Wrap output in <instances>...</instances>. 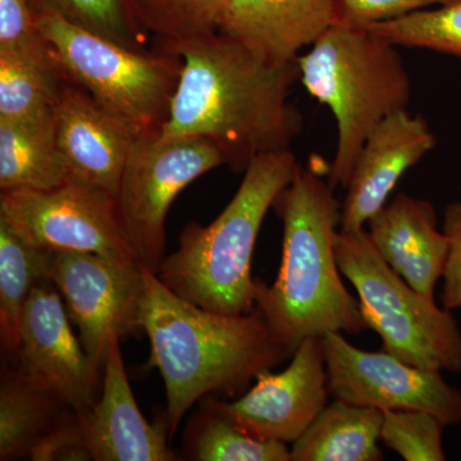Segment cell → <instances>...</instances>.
Returning <instances> with one entry per match:
<instances>
[{
    "label": "cell",
    "instance_id": "83f0119b",
    "mask_svg": "<svg viewBox=\"0 0 461 461\" xmlns=\"http://www.w3.org/2000/svg\"><path fill=\"white\" fill-rule=\"evenodd\" d=\"M446 424L430 412L384 411L381 439L406 461H444Z\"/></svg>",
    "mask_w": 461,
    "mask_h": 461
},
{
    "label": "cell",
    "instance_id": "30bf717a",
    "mask_svg": "<svg viewBox=\"0 0 461 461\" xmlns=\"http://www.w3.org/2000/svg\"><path fill=\"white\" fill-rule=\"evenodd\" d=\"M48 278L65 299L91 362L104 373L112 339L140 329L144 264L98 254L50 251Z\"/></svg>",
    "mask_w": 461,
    "mask_h": 461
},
{
    "label": "cell",
    "instance_id": "9a60e30c",
    "mask_svg": "<svg viewBox=\"0 0 461 461\" xmlns=\"http://www.w3.org/2000/svg\"><path fill=\"white\" fill-rule=\"evenodd\" d=\"M120 338L112 339L96 402L76 411L94 461H175L166 415L149 423L130 386Z\"/></svg>",
    "mask_w": 461,
    "mask_h": 461
},
{
    "label": "cell",
    "instance_id": "2e32d148",
    "mask_svg": "<svg viewBox=\"0 0 461 461\" xmlns=\"http://www.w3.org/2000/svg\"><path fill=\"white\" fill-rule=\"evenodd\" d=\"M58 147L69 177L115 196L135 135L77 84L67 80L54 107Z\"/></svg>",
    "mask_w": 461,
    "mask_h": 461
},
{
    "label": "cell",
    "instance_id": "4dcf8cb0",
    "mask_svg": "<svg viewBox=\"0 0 461 461\" xmlns=\"http://www.w3.org/2000/svg\"><path fill=\"white\" fill-rule=\"evenodd\" d=\"M450 0H339L338 23L368 27Z\"/></svg>",
    "mask_w": 461,
    "mask_h": 461
},
{
    "label": "cell",
    "instance_id": "ffe728a7",
    "mask_svg": "<svg viewBox=\"0 0 461 461\" xmlns=\"http://www.w3.org/2000/svg\"><path fill=\"white\" fill-rule=\"evenodd\" d=\"M384 411L336 399L291 447V461H381Z\"/></svg>",
    "mask_w": 461,
    "mask_h": 461
},
{
    "label": "cell",
    "instance_id": "52a82bcc",
    "mask_svg": "<svg viewBox=\"0 0 461 461\" xmlns=\"http://www.w3.org/2000/svg\"><path fill=\"white\" fill-rule=\"evenodd\" d=\"M339 271L353 284L369 329L397 359L432 371L461 372V330L451 311L414 290L373 247L366 229L339 230Z\"/></svg>",
    "mask_w": 461,
    "mask_h": 461
},
{
    "label": "cell",
    "instance_id": "9c48e42d",
    "mask_svg": "<svg viewBox=\"0 0 461 461\" xmlns=\"http://www.w3.org/2000/svg\"><path fill=\"white\" fill-rule=\"evenodd\" d=\"M0 220L27 244L41 250L139 262L124 233L114 196L75 178L56 189L2 191Z\"/></svg>",
    "mask_w": 461,
    "mask_h": 461
},
{
    "label": "cell",
    "instance_id": "1f68e13d",
    "mask_svg": "<svg viewBox=\"0 0 461 461\" xmlns=\"http://www.w3.org/2000/svg\"><path fill=\"white\" fill-rule=\"evenodd\" d=\"M445 235L450 242L447 264L444 275L441 302L448 311L461 308V202L451 203L446 208Z\"/></svg>",
    "mask_w": 461,
    "mask_h": 461
},
{
    "label": "cell",
    "instance_id": "e0dca14e",
    "mask_svg": "<svg viewBox=\"0 0 461 461\" xmlns=\"http://www.w3.org/2000/svg\"><path fill=\"white\" fill-rule=\"evenodd\" d=\"M339 0H230L218 32L272 65L296 62L338 23Z\"/></svg>",
    "mask_w": 461,
    "mask_h": 461
},
{
    "label": "cell",
    "instance_id": "7402d4cb",
    "mask_svg": "<svg viewBox=\"0 0 461 461\" xmlns=\"http://www.w3.org/2000/svg\"><path fill=\"white\" fill-rule=\"evenodd\" d=\"M50 251L32 247L0 220V339L16 355L20 326L32 288L48 278Z\"/></svg>",
    "mask_w": 461,
    "mask_h": 461
},
{
    "label": "cell",
    "instance_id": "603a6c76",
    "mask_svg": "<svg viewBox=\"0 0 461 461\" xmlns=\"http://www.w3.org/2000/svg\"><path fill=\"white\" fill-rule=\"evenodd\" d=\"M67 80L53 54L0 53V120L27 121L53 113Z\"/></svg>",
    "mask_w": 461,
    "mask_h": 461
},
{
    "label": "cell",
    "instance_id": "8fae6325",
    "mask_svg": "<svg viewBox=\"0 0 461 461\" xmlns=\"http://www.w3.org/2000/svg\"><path fill=\"white\" fill-rule=\"evenodd\" d=\"M330 395L355 405L381 411H421L446 427L461 424V390L441 372L420 368L387 351L355 348L341 332L321 338Z\"/></svg>",
    "mask_w": 461,
    "mask_h": 461
},
{
    "label": "cell",
    "instance_id": "f1b7e54d",
    "mask_svg": "<svg viewBox=\"0 0 461 461\" xmlns=\"http://www.w3.org/2000/svg\"><path fill=\"white\" fill-rule=\"evenodd\" d=\"M0 53L50 57L32 0H0Z\"/></svg>",
    "mask_w": 461,
    "mask_h": 461
},
{
    "label": "cell",
    "instance_id": "ac0fdd59",
    "mask_svg": "<svg viewBox=\"0 0 461 461\" xmlns=\"http://www.w3.org/2000/svg\"><path fill=\"white\" fill-rule=\"evenodd\" d=\"M366 224L369 239L382 259L414 290L435 300L450 242L437 227L432 203L400 193Z\"/></svg>",
    "mask_w": 461,
    "mask_h": 461
},
{
    "label": "cell",
    "instance_id": "d6986e66",
    "mask_svg": "<svg viewBox=\"0 0 461 461\" xmlns=\"http://www.w3.org/2000/svg\"><path fill=\"white\" fill-rule=\"evenodd\" d=\"M69 178L54 112L33 120H0V191L56 189Z\"/></svg>",
    "mask_w": 461,
    "mask_h": 461
},
{
    "label": "cell",
    "instance_id": "cb8c5ba5",
    "mask_svg": "<svg viewBox=\"0 0 461 461\" xmlns=\"http://www.w3.org/2000/svg\"><path fill=\"white\" fill-rule=\"evenodd\" d=\"M185 453L198 461H291L287 444L254 438L203 403L185 430Z\"/></svg>",
    "mask_w": 461,
    "mask_h": 461
},
{
    "label": "cell",
    "instance_id": "5bb4252c",
    "mask_svg": "<svg viewBox=\"0 0 461 461\" xmlns=\"http://www.w3.org/2000/svg\"><path fill=\"white\" fill-rule=\"evenodd\" d=\"M436 147L435 133L420 115L408 109L388 115L366 139L346 186L341 205V232L366 229L387 204L403 173Z\"/></svg>",
    "mask_w": 461,
    "mask_h": 461
},
{
    "label": "cell",
    "instance_id": "4fadbf2b",
    "mask_svg": "<svg viewBox=\"0 0 461 461\" xmlns=\"http://www.w3.org/2000/svg\"><path fill=\"white\" fill-rule=\"evenodd\" d=\"M68 317L53 282L50 278L39 282L21 320L16 368L67 408L83 411L98 400L103 373L76 338Z\"/></svg>",
    "mask_w": 461,
    "mask_h": 461
},
{
    "label": "cell",
    "instance_id": "4316f807",
    "mask_svg": "<svg viewBox=\"0 0 461 461\" xmlns=\"http://www.w3.org/2000/svg\"><path fill=\"white\" fill-rule=\"evenodd\" d=\"M368 29L396 47L421 48L461 58V0L420 9Z\"/></svg>",
    "mask_w": 461,
    "mask_h": 461
},
{
    "label": "cell",
    "instance_id": "277c9868",
    "mask_svg": "<svg viewBox=\"0 0 461 461\" xmlns=\"http://www.w3.org/2000/svg\"><path fill=\"white\" fill-rule=\"evenodd\" d=\"M297 167L290 149L256 158L213 222H190L185 227L178 248L166 256L156 272L160 282L206 311L232 315L253 311L256 280L251 263L258 233Z\"/></svg>",
    "mask_w": 461,
    "mask_h": 461
},
{
    "label": "cell",
    "instance_id": "7a4b0ae2",
    "mask_svg": "<svg viewBox=\"0 0 461 461\" xmlns=\"http://www.w3.org/2000/svg\"><path fill=\"white\" fill-rule=\"evenodd\" d=\"M139 327L150 341V366L165 381L169 437L191 406L214 393H235L293 354L254 308L244 314L206 311L176 295L144 266Z\"/></svg>",
    "mask_w": 461,
    "mask_h": 461
},
{
    "label": "cell",
    "instance_id": "44dd1931",
    "mask_svg": "<svg viewBox=\"0 0 461 461\" xmlns=\"http://www.w3.org/2000/svg\"><path fill=\"white\" fill-rule=\"evenodd\" d=\"M50 391L18 369H5L0 384V460L29 457L35 442L67 411Z\"/></svg>",
    "mask_w": 461,
    "mask_h": 461
},
{
    "label": "cell",
    "instance_id": "6da1fadb",
    "mask_svg": "<svg viewBox=\"0 0 461 461\" xmlns=\"http://www.w3.org/2000/svg\"><path fill=\"white\" fill-rule=\"evenodd\" d=\"M162 47L182 59L162 138L204 139L232 171L245 172L302 133L304 118L290 102L296 62L272 65L221 32Z\"/></svg>",
    "mask_w": 461,
    "mask_h": 461
},
{
    "label": "cell",
    "instance_id": "484cf974",
    "mask_svg": "<svg viewBox=\"0 0 461 461\" xmlns=\"http://www.w3.org/2000/svg\"><path fill=\"white\" fill-rule=\"evenodd\" d=\"M36 14H51L124 47L147 50L148 33L136 20L131 0H32Z\"/></svg>",
    "mask_w": 461,
    "mask_h": 461
},
{
    "label": "cell",
    "instance_id": "5b68a950",
    "mask_svg": "<svg viewBox=\"0 0 461 461\" xmlns=\"http://www.w3.org/2000/svg\"><path fill=\"white\" fill-rule=\"evenodd\" d=\"M296 63L306 91L330 109L338 123L329 182L333 189H346L369 135L388 115L408 107L411 77L396 45L368 27L341 23Z\"/></svg>",
    "mask_w": 461,
    "mask_h": 461
},
{
    "label": "cell",
    "instance_id": "8992f818",
    "mask_svg": "<svg viewBox=\"0 0 461 461\" xmlns=\"http://www.w3.org/2000/svg\"><path fill=\"white\" fill-rule=\"evenodd\" d=\"M38 26L66 78L136 136L160 131L180 81L176 51L162 45L156 51L132 50L51 14H39Z\"/></svg>",
    "mask_w": 461,
    "mask_h": 461
},
{
    "label": "cell",
    "instance_id": "f546056e",
    "mask_svg": "<svg viewBox=\"0 0 461 461\" xmlns=\"http://www.w3.org/2000/svg\"><path fill=\"white\" fill-rule=\"evenodd\" d=\"M33 461H86L93 460L77 414L67 409L51 429L41 436L30 450Z\"/></svg>",
    "mask_w": 461,
    "mask_h": 461
},
{
    "label": "cell",
    "instance_id": "7c38bea8",
    "mask_svg": "<svg viewBox=\"0 0 461 461\" xmlns=\"http://www.w3.org/2000/svg\"><path fill=\"white\" fill-rule=\"evenodd\" d=\"M281 373L264 371L233 402L206 396L203 405L262 441L294 444L329 405V375L321 338L304 339Z\"/></svg>",
    "mask_w": 461,
    "mask_h": 461
},
{
    "label": "cell",
    "instance_id": "3957f363",
    "mask_svg": "<svg viewBox=\"0 0 461 461\" xmlns=\"http://www.w3.org/2000/svg\"><path fill=\"white\" fill-rule=\"evenodd\" d=\"M273 208L284 223L281 266L271 286L256 280V308L275 338L294 355L306 339L368 329L339 276L335 240L341 204L329 180L299 165Z\"/></svg>",
    "mask_w": 461,
    "mask_h": 461
},
{
    "label": "cell",
    "instance_id": "ba28073f",
    "mask_svg": "<svg viewBox=\"0 0 461 461\" xmlns=\"http://www.w3.org/2000/svg\"><path fill=\"white\" fill-rule=\"evenodd\" d=\"M226 165L204 139L145 133L133 141L115 193L124 233L139 262L157 272L166 258V220L172 203L203 175Z\"/></svg>",
    "mask_w": 461,
    "mask_h": 461
},
{
    "label": "cell",
    "instance_id": "d4e9b609",
    "mask_svg": "<svg viewBox=\"0 0 461 461\" xmlns=\"http://www.w3.org/2000/svg\"><path fill=\"white\" fill-rule=\"evenodd\" d=\"M230 0H131L139 25L162 45L200 38L220 29Z\"/></svg>",
    "mask_w": 461,
    "mask_h": 461
}]
</instances>
